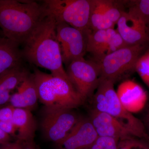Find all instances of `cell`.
<instances>
[{
	"label": "cell",
	"mask_w": 149,
	"mask_h": 149,
	"mask_svg": "<svg viewBox=\"0 0 149 149\" xmlns=\"http://www.w3.org/2000/svg\"><path fill=\"white\" fill-rule=\"evenodd\" d=\"M107 45V29L91 31L88 33L87 52L92 54L99 61L106 55Z\"/></svg>",
	"instance_id": "18"
},
{
	"label": "cell",
	"mask_w": 149,
	"mask_h": 149,
	"mask_svg": "<svg viewBox=\"0 0 149 149\" xmlns=\"http://www.w3.org/2000/svg\"><path fill=\"white\" fill-rule=\"evenodd\" d=\"M45 15L44 6L36 2L0 0V29L4 37L20 45Z\"/></svg>",
	"instance_id": "2"
},
{
	"label": "cell",
	"mask_w": 149,
	"mask_h": 149,
	"mask_svg": "<svg viewBox=\"0 0 149 149\" xmlns=\"http://www.w3.org/2000/svg\"><path fill=\"white\" fill-rule=\"evenodd\" d=\"M39 100L38 92L33 74L29 73L17 87V92L11 96L9 102L14 108L33 109Z\"/></svg>",
	"instance_id": "14"
},
{
	"label": "cell",
	"mask_w": 149,
	"mask_h": 149,
	"mask_svg": "<svg viewBox=\"0 0 149 149\" xmlns=\"http://www.w3.org/2000/svg\"><path fill=\"white\" fill-rule=\"evenodd\" d=\"M147 117H149V112L148 114V116H147Z\"/></svg>",
	"instance_id": "32"
},
{
	"label": "cell",
	"mask_w": 149,
	"mask_h": 149,
	"mask_svg": "<svg viewBox=\"0 0 149 149\" xmlns=\"http://www.w3.org/2000/svg\"><path fill=\"white\" fill-rule=\"evenodd\" d=\"M135 70L149 88V54L148 52L139 58L135 66Z\"/></svg>",
	"instance_id": "23"
},
{
	"label": "cell",
	"mask_w": 149,
	"mask_h": 149,
	"mask_svg": "<svg viewBox=\"0 0 149 149\" xmlns=\"http://www.w3.org/2000/svg\"><path fill=\"white\" fill-rule=\"evenodd\" d=\"M116 92L122 105L130 113L141 111L146 104V92L133 80H126L122 82L118 85Z\"/></svg>",
	"instance_id": "13"
},
{
	"label": "cell",
	"mask_w": 149,
	"mask_h": 149,
	"mask_svg": "<svg viewBox=\"0 0 149 149\" xmlns=\"http://www.w3.org/2000/svg\"><path fill=\"white\" fill-rule=\"evenodd\" d=\"M101 6L107 18L115 25L119 20L123 12L116 2L110 0H100Z\"/></svg>",
	"instance_id": "20"
},
{
	"label": "cell",
	"mask_w": 149,
	"mask_h": 149,
	"mask_svg": "<svg viewBox=\"0 0 149 149\" xmlns=\"http://www.w3.org/2000/svg\"><path fill=\"white\" fill-rule=\"evenodd\" d=\"M14 108L11 106L0 108V121H11L12 119Z\"/></svg>",
	"instance_id": "27"
},
{
	"label": "cell",
	"mask_w": 149,
	"mask_h": 149,
	"mask_svg": "<svg viewBox=\"0 0 149 149\" xmlns=\"http://www.w3.org/2000/svg\"><path fill=\"white\" fill-rule=\"evenodd\" d=\"M136 138L133 137L119 141L118 149H149L146 144Z\"/></svg>",
	"instance_id": "25"
},
{
	"label": "cell",
	"mask_w": 149,
	"mask_h": 149,
	"mask_svg": "<svg viewBox=\"0 0 149 149\" xmlns=\"http://www.w3.org/2000/svg\"><path fill=\"white\" fill-rule=\"evenodd\" d=\"M129 10L139 17L149 26V0L133 1Z\"/></svg>",
	"instance_id": "22"
},
{
	"label": "cell",
	"mask_w": 149,
	"mask_h": 149,
	"mask_svg": "<svg viewBox=\"0 0 149 149\" xmlns=\"http://www.w3.org/2000/svg\"><path fill=\"white\" fill-rule=\"evenodd\" d=\"M11 136L4 132L0 128V144L4 145L10 142Z\"/></svg>",
	"instance_id": "29"
},
{
	"label": "cell",
	"mask_w": 149,
	"mask_h": 149,
	"mask_svg": "<svg viewBox=\"0 0 149 149\" xmlns=\"http://www.w3.org/2000/svg\"><path fill=\"white\" fill-rule=\"evenodd\" d=\"M148 52L149 54V52Z\"/></svg>",
	"instance_id": "34"
},
{
	"label": "cell",
	"mask_w": 149,
	"mask_h": 149,
	"mask_svg": "<svg viewBox=\"0 0 149 149\" xmlns=\"http://www.w3.org/2000/svg\"><path fill=\"white\" fill-rule=\"evenodd\" d=\"M39 100L45 107L72 109L85 101L69 80L35 69L33 73Z\"/></svg>",
	"instance_id": "3"
},
{
	"label": "cell",
	"mask_w": 149,
	"mask_h": 149,
	"mask_svg": "<svg viewBox=\"0 0 149 149\" xmlns=\"http://www.w3.org/2000/svg\"><path fill=\"white\" fill-rule=\"evenodd\" d=\"M145 45L128 46L103 57L98 63L100 78L114 83L132 70L145 49Z\"/></svg>",
	"instance_id": "5"
},
{
	"label": "cell",
	"mask_w": 149,
	"mask_h": 149,
	"mask_svg": "<svg viewBox=\"0 0 149 149\" xmlns=\"http://www.w3.org/2000/svg\"><path fill=\"white\" fill-rule=\"evenodd\" d=\"M56 22L57 38L61 49L63 62L68 66L73 61L84 57L90 32H83L64 22Z\"/></svg>",
	"instance_id": "9"
},
{
	"label": "cell",
	"mask_w": 149,
	"mask_h": 149,
	"mask_svg": "<svg viewBox=\"0 0 149 149\" xmlns=\"http://www.w3.org/2000/svg\"><path fill=\"white\" fill-rule=\"evenodd\" d=\"M3 36V35L2 32L1 30L0 29V36Z\"/></svg>",
	"instance_id": "31"
},
{
	"label": "cell",
	"mask_w": 149,
	"mask_h": 149,
	"mask_svg": "<svg viewBox=\"0 0 149 149\" xmlns=\"http://www.w3.org/2000/svg\"><path fill=\"white\" fill-rule=\"evenodd\" d=\"M89 118H80L71 131L59 143L57 149H88L98 138Z\"/></svg>",
	"instance_id": "11"
},
{
	"label": "cell",
	"mask_w": 149,
	"mask_h": 149,
	"mask_svg": "<svg viewBox=\"0 0 149 149\" xmlns=\"http://www.w3.org/2000/svg\"><path fill=\"white\" fill-rule=\"evenodd\" d=\"M72 110L45 107L41 126L48 141L56 145L68 135L80 118Z\"/></svg>",
	"instance_id": "8"
},
{
	"label": "cell",
	"mask_w": 149,
	"mask_h": 149,
	"mask_svg": "<svg viewBox=\"0 0 149 149\" xmlns=\"http://www.w3.org/2000/svg\"><path fill=\"white\" fill-rule=\"evenodd\" d=\"M19 46L4 36H0V75L22 64L24 57Z\"/></svg>",
	"instance_id": "17"
},
{
	"label": "cell",
	"mask_w": 149,
	"mask_h": 149,
	"mask_svg": "<svg viewBox=\"0 0 149 149\" xmlns=\"http://www.w3.org/2000/svg\"><path fill=\"white\" fill-rule=\"evenodd\" d=\"M1 144H0V147H1Z\"/></svg>",
	"instance_id": "33"
},
{
	"label": "cell",
	"mask_w": 149,
	"mask_h": 149,
	"mask_svg": "<svg viewBox=\"0 0 149 149\" xmlns=\"http://www.w3.org/2000/svg\"><path fill=\"white\" fill-rule=\"evenodd\" d=\"M22 143L24 149H37L34 143V141L23 142Z\"/></svg>",
	"instance_id": "30"
},
{
	"label": "cell",
	"mask_w": 149,
	"mask_h": 149,
	"mask_svg": "<svg viewBox=\"0 0 149 149\" xmlns=\"http://www.w3.org/2000/svg\"><path fill=\"white\" fill-rule=\"evenodd\" d=\"M118 142L113 138L98 136L88 149H118Z\"/></svg>",
	"instance_id": "24"
},
{
	"label": "cell",
	"mask_w": 149,
	"mask_h": 149,
	"mask_svg": "<svg viewBox=\"0 0 149 149\" xmlns=\"http://www.w3.org/2000/svg\"><path fill=\"white\" fill-rule=\"evenodd\" d=\"M12 121L16 128V139L22 143L34 141L36 121L31 111L14 108Z\"/></svg>",
	"instance_id": "16"
},
{
	"label": "cell",
	"mask_w": 149,
	"mask_h": 149,
	"mask_svg": "<svg viewBox=\"0 0 149 149\" xmlns=\"http://www.w3.org/2000/svg\"><path fill=\"white\" fill-rule=\"evenodd\" d=\"M116 24V30L128 46L145 45L149 40L148 25L131 11H123Z\"/></svg>",
	"instance_id": "10"
},
{
	"label": "cell",
	"mask_w": 149,
	"mask_h": 149,
	"mask_svg": "<svg viewBox=\"0 0 149 149\" xmlns=\"http://www.w3.org/2000/svg\"><path fill=\"white\" fill-rule=\"evenodd\" d=\"M114 25L108 19L104 13L100 0H92L89 24L91 31L114 28Z\"/></svg>",
	"instance_id": "19"
},
{
	"label": "cell",
	"mask_w": 149,
	"mask_h": 149,
	"mask_svg": "<svg viewBox=\"0 0 149 149\" xmlns=\"http://www.w3.org/2000/svg\"><path fill=\"white\" fill-rule=\"evenodd\" d=\"M66 72L70 83L84 101L98 86L100 70L98 63L82 58L71 62Z\"/></svg>",
	"instance_id": "6"
},
{
	"label": "cell",
	"mask_w": 149,
	"mask_h": 149,
	"mask_svg": "<svg viewBox=\"0 0 149 149\" xmlns=\"http://www.w3.org/2000/svg\"><path fill=\"white\" fill-rule=\"evenodd\" d=\"M89 118L98 136L113 138L119 141L135 138L119 121L107 113L93 109Z\"/></svg>",
	"instance_id": "12"
},
{
	"label": "cell",
	"mask_w": 149,
	"mask_h": 149,
	"mask_svg": "<svg viewBox=\"0 0 149 149\" xmlns=\"http://www.w3.org/2000/svg\"><path fill=\"white\" fill-rule=\"evenodd\" d=\"M0 128L8 135L10 136H15L16 138V128L12 120L0 121Z\"/></svg>",
	"instance_id": "26"
},
{
	"label": "cell",
	"mask_w": 149,
	"mask_h": 149,
	"mask_svg": "<svg viewBox=\"0 0 149 149\" xmlns=\"http://www.w3.org/2000/svg\"><path fill=\"white\" fill-rule=\"evenodd\" d=\"M107 31L108 45L106 55L128 46L116 29L114 28H110L107 29Z\"/></svg>",
	"instance_id": "21"
},
{
	"label": "cell",
	"mask_w": 149,
	"mask_h": 149,
	"mask_svg": "<svg viewBox=\"0 0 149 149\" xmlns=\"http://www.w3.org/2000/svg\"><path fill=\"white\" fill-rule=\"evenodd\" d=\"M29 74L21 64L0 75V107L9 102L11 92L17 88Z\"/></svg>",
	"instance_id": "15"
},
{
	"label": "cell",
	"mask_w": 149,
	"mask_h": 149,
	"mask_svg": "<svg viewBox=\"0 0 149 149\" xmlns=\"http://www.w3.org/2000/svg\"><path fill=\"white\" fill-rule=\"evenodd\" d=\"M112 80L100 77L99 85L101 87L107 101L106 112L111 115L121 123L135 138H146L143 123L128 111L118 99Z\"/></svg>",
	"instance_id": "7"
},
{
	"label": "cell",
	"mask_w": 149,
	"mask_h": 149,
	"mask_svg": "<svg viewBox=\"0 0 149 149\" xmlns=\"http://www.w3.org/2000/svg\"><path fill=\"white\" fill-rule=\"evenodd\" d=\"M47 13L58 22H63L83 32H89L92 0H45Z\"/></svg>",
	"instance_id": "4"
},
{
	"label": "cell",
	"mask_w": 149,
	"mask_h": 149,
	"mask_svg": "<svg viewBox=\"0 0 149 149\" xmlns=\"http://www.w3.org/2000/svg\"><path fill=\"white\" fill-rule=\"evenodd\" d=\"M0 149H24L22 142L16 140L14 142H10L8 143L1 145Z\"/></svg>",
	"instance_id": "28"
},
{
	"label": "cell",
	"mask_w": 149,
	"mask_h": 149,
	"mask_svg": "<svg viewBox=\"0 0 149 149\" xmlns=\"http://www.w3.org/2000/svg\"><path fill=\"white\" fill-rule=\"evenodd\" d=\"M56 24L55 19L45 11V16L23 44L22 54L31 63L50 70L54 76L69 80L63 66Z\"/></svg>",
	"instance_id": "1"
}]
</instances>
